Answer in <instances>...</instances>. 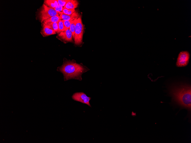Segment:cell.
<instances>
[{"instance_id": "1", "label": "cell", "mask_w": 191, "mask_h": 143, "mask_svg": "<svg viewBox=\"0 0 191 143\" xmlns=\"http://www.w3.org/2000/svg\"><path fill=\"white\" fill-rule=\"evenodd\" d=\"M169 92L172 97V102L182 108L190 111L191 88L185 84H173L169 87Z\"/></svg>"}, {"instance_id": "2", "label": "cell", "mask_w": 191, "mask_h": 143, "mask_svg": "<svg viewBox=\"0 0 191 143\" xmlns=\"http://www.w3.org/2000/svg\"><path fill=\"white\" fill-rule=\"evenodd\" d=\"M89 69L83 65L79 64L73 61L66 60L62 65L58 67L57 71L62 73L65 81L71 79L81 80L83 73Z\"/></svg>"}, {"instance_id": "3", "label": "cell", "mask_w": 191, "mask_h": 143, "mask_svg": "<svg viewBox=\"0 0 191 143\" xmlns=\"http://www.w3.org/2000/svg\"><path fill=\"white\" fill-rule=\"evenodd\" d=\"M84 29L81 17L80 16L77 19L75 30L74 40L75 45H79L82 44Z\"/></svg>"}, {"instance_id": "4", "label": "cell", "mask_w": 191, "mask_h": 143, "mask_svg": "<svg viewBox=\"0 0 191 143\" xmlns=\"http://www.w3.org/2000/svg\"><path fill=\"white\" fill-rule=\"evenodd\" d=\"M56 15H59L58 12L44 4L43 5L39 14V18L41 23L51 17Z\"/></svg>"}, {"instance_id": "5", "label": "cell", "mask_w": 191, "mask_h": 143, "mask_svg": "<svg viewBox=\"0 0 191 143\" xmlns=\"http://www.w3.org/2000/svg\"><path fill=\"white\" fill-rule=\"evenodd\" d=\"M190 57L189 53L187 51L181 52L178 55L176 65L177 67H181L186 65L189 62Z\"/></svg>"}, {"instance_id": "6", "label": "cell", "mask_w": 191, "mask_h": 143, "mask_svg": "<svg viewBox=\"0 0 191 143\" xmlns=\"http://www.w3.org/2000/svg\"><path fill=\"white\" fill-rule=\"evenodd\" d=\"M72 98L74 100L85 104L91 107L89 103L91 98L87 96L86 94L83 92L74 93L72 96Z\"/></svg>"}, {"instance_id": "7", "label": "cell", "mask_w": 191, "mask_h": 143, "mask_svg": "<svg viewBox=\"0 0 191 143\" xmlns=\"http://www.w3.org/2000/svg\"><path fill=\"white\" fill-rule=\"evenodd\" d=\"M59 38L64 42H73L72 32L69 29L60 32L58 35Z\"/></svg>"}, {"instance_id": "8", "label": "cell", "mask_w": 191, "mask_h": 143, "mask_svg": "<svg viewBox=\"0 0 191 143\" xmlns=\"http://www.w3.org/2000/svg\"><path fill=\"white\" fill-rule=\"evenodd\" d=\"M60 17L61 19L64 21H73L77 19L80 16L78 12L75 11L73 13L70 15H67L62 13V12H58Z\"/></svg>"}, {"instance_id": "9", "label": "cell", "mask_w": 191, "mask_h": 143, "mask_svg": "<svg viewBox=\"0 0 191 143\" xmlns=\"http://www.w3.org/2000/svg\"><path fill=\"white\" fill-rule=\"evenodd\" d=\"M42 30L41 33L44 37L56 34V32L49 26L43 23Z\"/></svg>"}, {"instance_id": "10", "label": "cell", "mask_w": 191, "mask_h": 143, "mask_svg": "<svg viewBox=\"0 0 191 143\" xmlns=\"http://www.w3.org/2000/svg\"><path fill=\"white\" fill-rule=\"evenodd\" d=\"M79 3L75 0H68V2L63 7V8L68 9H75L77 7Z\"/></svg>"}, {"instance_id": "11", "label": "cell", "mask_w": 191, "mask_h": 143, "mask_svg": "<svg viewBox=\"0 0 191 143\" xmlns=\"http://www.w3.org/2000/svg\"><path fill=\"white\" fill-rule=\"evenodd\" d=\"M44 3L46 5L53 9L59 5L57 0H45Z\"/></svg>"}, {"instance_id": "12", "label": "cell", "mask_w": 191, "mask_h": 143, "mask_svg": "<svg viewBox=\"0 0 191 143\" xmlns=\"http://www.w3.org/2000/svg\"><path fill=\"white\" fill-rule=\"evenodd\" d=\"M60 19H61L59 15L55 16L45 20L43 23L46 24L50 23H57Z\"/></svg>"}, {"instance_id": "13", "label": "cell", "mask_w": 191, "mask_h": 143, "mask_svg": "<svg viewBox=\"0 0 191 143\" xmlns=\"http://www.w3.org/2000/svg\"><path fill=\"white\" fill-rule=\"evenodd\" d=\"M77 19H75L72 21L69 28V30L72 32L73 37L74 39L75 37V30Z\"/></svg>"}, {"instance_id": "14", "label": "cell", "mask_w": 191, "mask_h": 143, "mask_svg": "<svg viewBox=\"0 0 191 143\" xmlns=\"http://www.w3.org/2000/svg\"><path fill=\"white\" fill-rule=\"evenodd\" d=\"M45 25L49 26L56 32H57L58 30V27L57 22L50 23Z\"/></svg>"}, {"instance_id": "15", "label": "cell", "mask_w": 191, "mask_h": 143, "mask_svg": "<svg viewBox=\"0 0 191 143\" xmlns=\"http://www.w3.org/2000/svg\"><path fill=\"white\" fill-rule=\"evenodd\" d=\"M58 30L57 32L58 33L63 31H65L64 27L63 20L61 19L59 20L57 22Z\"/></svg>"}, {"instance_id": "16", "label": "cell", "mask_w": 191, "mask_h": 143, "mask_svg": "<svg viewBox=\"0 0 191 143\" xmlns=\"http://www.w3.org/2000/svg\"><path fill=\"white\" fill-rule=\"evenodd\" d=\"M75 11V9H68L63 8L62 13L67 15H70Z\"/></svg>"}, {"instance_id": "17", "label": "cell", "mask_w": 191, "mask_h": 143, "mask_svg": "<svg viewBox=\"0 0 191 143\" xmlns=\"http://www.w3.org/2000/svg\"><path fill=\"white\" fill-rule=\"evenodd\" d=\"M62 20L64 25L65 31L69 29L72 21Z\"/></svg>"}, {"instance_id": "18", "label": "cell", "mask_w": 191, "mask_h": 143, "mask_svg": "<svg viewBox=\"0 0 191 143\" xmlns=\"http://www.w3.org/2000/svg\"><path fill=\"white\" fill-rule=\"evenodd\" d=\"M57 1L59 5L63 7L68 0H57Z\"/></svg>"}, {"instance_id": "19", "label": "cell", "mask_w": 191, "mask_h": 143, "mask_svg": "<svg viewBox=\"0 0 191 143\" xmlns=\"http://www.w3.org/2000/svg\"><path fill=\"white\" fill-rule=\"evenodd\" d=\"M53 9L58 12H62L63 9V7L59 5Z\"/></svg>"}]
</instances>
